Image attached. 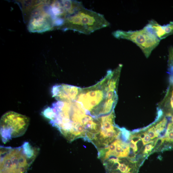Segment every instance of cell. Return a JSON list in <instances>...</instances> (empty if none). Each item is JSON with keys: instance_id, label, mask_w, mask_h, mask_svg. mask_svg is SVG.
Listing matches in <instances>:
<instances>
[{"instance_id": "obj_1", "label": "cell", "mask_w": 173, "mask_h": 173, "mask_svg": "<svg viewBox=\"0 0 173 173\" xmlns=\"http://www.w3.org/2000/svg\"><path fill=\"white\" fill-rule=\"evenodd\" d=\"M42 113L69 142L80 138L85 140L91 138L99 129L98 118L87 114L74 101H57L45 109Z\"/></svg>"}, {"instance_id": "obj_2", "label": "cell", "mask_w": 173, "mask_h": 173, "mask_svg": "<svg viewBox=\"0 0 173 173\" xmlns=\"http://www.w3.org/2000/svg\"><path fill=\"white\" fill-rule=\"evenodd\" d=\"M112 74V70H109L104 78L97 84L86 88H80L74 102L87 114L98 118L113 110L117 100V83L110 80Z\"/></svg>"}, {"instance_id": "obj_3", "label": "cell", "mask_w": 173, "mask_h": 173, "mask_svg": "<svg viewBox=\"0 0 173 173\" xmlns=\"http://www.w3.org/2000/svg\"><path fill=\"white\" fill-rule=\"evenodd\" d=\"M1 173H27L39 149L25 142L21 146H1Z\"/></svg>"}, {"instance_id": "obj_4", "label": "cell", "mask_w": 173, "mask_h": 173, "mask_svg": "<svg viewBox=\"0 0 173 173\" xmlns=\"http://www.w3.org/2000/svg\"><path fill=\"white\" fill-rule=\"evenodd\" d=\"M50 1H29L22 11L27 28L32 33H41L61 26V22L53 15Z\"/></svg>"}, {"instance_id": "obj_5", "label": "cell", "mask_w": 173, "mask_h": 173, "mask_svg": "<svg viewBox=\"0 0 173 173\" xmlns=\"http://www.w3.org/2000/svg\"><path fill=\"white\" fill-rule=\"evenodd\" d=\"M110 25L103 15L84 7L66 18L59 29L63 31L72 30L89 35Z\"/></svg>"}, {"instance_id": "obj_6", "label": "cell", "mask_w": 173, "mask_h": 173, "mask_svg": "<svg viewBox=\"0 0 173 173\" xmlns=\"http://www.w3.org/2000/svg\"><path fill=\"white\" fill-rule=\"evenodd\" d=\"M30 123L27 117L13 111H9L3 115L0 121L1 136L4 143L13 138L23 135Z\"/></svg>"}, {"instance_id": "obj_7", "label": "cell", "mask_w": 173, "mask_h": 173, "mask_svg": "<svg viewBox=\"0 0 173 173\" xmlns=\"http://www.w3.org/2000/svg\"><path fill=\"white\" fill-rule=\"evenodd\" d=\"M112 35L117 39L129 40L135 43L147 58L158 45L161 41L146 26L142 29L135 31L118 30L113 32Z\"/></svg>"}, {"instance_id": "obj_8", "label": "cell", "mask_w": 173, "mask_h": 173, "mask_svg": "<svg viewBox=\"0 0 173 173\" xmlns=\"http://www.w3.org/2000/svg\"><path fill=\"white\" fill-rule=\"evenodd\" d=\"M100 129L91 142L98 150L110 145L121 133L120 128L114 124V110L110 114L100 117Z\"/></svg>"}, {"instance_id": "obj_9", "label": "cell", "mask_w": 173, "mask_h": 173, "mask_svg": "<svg viewBox=\"0 0 173 173\" xmlns=\"http://www.w3.org/2000/svg\"><path fill=\"white\" fill-rule=\"evenodd\" d=\"M80 88L66 84L57 85L54 86L51 92L53 97L58 101L72 102L77 96Z\"/></svg>"}, {"instance_id": "obj_10", "label": "cell", "mask_w": 173, "mask_h": 173, "mask_svg": "<svg viewBox=\"0 0 173 173\" xmlns=\"http://www.w3.org/2000/svg\"><path fill=\"white\" fill-rule=\"evenodd\" d=\"M146 26L160 40L173 34V22L162 26L155 20H151Z\"/></svg>"}, {"instance_id": "obj_11", "label": "cell", "mask_w": 173, "mask_h": 173, "mask_svg": "<svg viewBox=\"0 0 173 173\" xmlns=\"http://www.w3.org/2000/svg\"><path fill=\"white\" fill-rule=\"evenodd\" d=\"M169 70L171 72H173V47L169 48Z\"/></svg>"}, {"instance_id": "obj_12", "label": "cell", "mask_w": 173, "mask_h": 173, "mask_svg": "<svg viewBox=\"0 0 173 173\" xmlns=\"http://www.w3.org/2000/svg\"><path fill=\"white\" fill-rule=\"evenodd\" d=\"M146 132L151 139H153L158 136L155 127H153L150 128Z\"/></svg>"}, {"instance_id": "obj_13", "label": "cell", "mask_w": 173, "mask_h": 173, "mask_svg": "<svg viewBox=\"0 0 173 173\" xmlns=\"http://www.w3.org/2000/svg\"><path fill=\"white\" fill-rule=\"evenodd\" d=\"M165 141L164 138H159L157 139L154 149L155 150H157L164 143Z\"/></svg>"}, {"instance_id": "obj_14", "label": "cell", "mask_w": 173, "mask_h": 173, "mask_svg": "<svg viewBox=\"0 0 173 173\" xmlns=\"http://www.w3.org/2000/svg\"><path fill=\"white\" fill-rule=\"evenodd\" d=\"M164 138L166 142H173V130L168 132Z\"/></svg>"}, {"instance_id": "obj_15", "label": "cell", "mask_w": 173, "mask_h": 173, "mask_svg": "<svg viewBox=\"0 0 173 173\" xmlns=\"http://www.w3.org/2000/svg\"><path fill=\"white\" fill-rule=\"evenodd\" d=\"M154 146L152 144L146 145L145 147V149L143 152L144 154L148 153L149 152H150L154 148Z\"/></svg>"}, {"instance_id": "obj_16", "label": "cell", "mask_w": 173, "mask_h": 173, "mask_svg": "<svg viewBox=\"0 0 173 173\" xmlns=\"http://www.w3.org/2000/svg\"><path fill=\"white\" fill-rule=\"evenodd\" d=\"M130 147L131 149H133V152L135 153L137 151L138 148L137 144L132 140H131L130 141Z\"/></svg>"}, {"instance_id": "obj_17", "label": "cell", "mask_w": 173, "mask_h": 173, "mask_svg": "<svg viewBox=\"0 0 173 173\" xmlns=\"http://www.w3.org/2000/svg\"><path fill=\"white\" fill-rule=\"evenodd\" d=\"M132 140L137 144L139 141L141 140L140 138L138 135H131L129 140Z\"/></svg>"}, {"instance_id": "obj_18", "label": "cell", "mask_w": 173, "mask_h": 173, "mask_svg": "<svg viewBox=\"0 0 173 173\" xmlns=\"http://www.w3.org/2000/svg\"><path fill=\"white\" fill-rule=\"evenodd\" d=\"M146 134L147 132H146L142 134H138V135L140 138L141 140H142L144 139Z\"/></svg>"}, {"instance_id": "obj_19", "label": "cell", "mask_w": 173, "mask_h": 173, "mask_svg": "<svg viewBox=\"0 0 173 173\" xmlns=\"http://www.w3.org/2000/svg\"><path fill=\"white\" fill-rule=\"evenodd\" d=\"M171 107L173 108V91L171 99Z\"/></svg>"}, {"instance_id": "obj_20", "label": "cell", "mask_w": 173, "mask_h": 173, "mask_svg": "<svg viewBox=\"0 0 173 173\" xmlns=\"http://www.w3.org/2000/svg\"></svg>"}]
</instances>
